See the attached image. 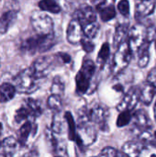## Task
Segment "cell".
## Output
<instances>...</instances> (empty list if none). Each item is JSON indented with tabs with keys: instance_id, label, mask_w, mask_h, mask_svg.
Instances as JSON below:
<instances>
[{
	"instance_id": "1",
	"label": "cell",
	"mask_w": 156,
	"mask_h": 157,
	"mask_svg": "<svg viewBox=\"0 0 156 157\" xmlns=\"http://www.w3.org/2000/svg\"><path fill=\"white\" fill-rule=\"evenodd\" d=\"M54 44V34L41 35L38 34L25 40L21 44V50L29 53L45 52Z\"/></svg>"
},
{
	"instance_id": "2",
	"label": "cell",
	"mask_w": 156,
	"mask_h": 157,
	"mask_svg": "<svg viewBox=\"0 0 156 157\" xmlns=\"http://www.w3.org/2000/svg\"><path fill=\"white\" fill-rule=\"evenodd\" d=\"M97 70L96 63L92 60H85L81 66V69L76 74V93L84 95L88 91L91 79L93 78Z\"/></svg>"
},
{
	"instance_id": "3",
	"label": "cell",
	"mask_w": 156,
	"mask_h": 157,
	"mask_svg": "<svg viewBox=\"0 0 156 157\" xmlns=\"http://www.w3.org/2000/svg\"><path fill=\"white\" fill-rule=\"evenodd\" d=\"M14 82L17 91L22 94H31L38 88V78L31 66L21 71L14 78Z\"/></svg>"
},
{
	"instance_id": "4",
	"label": "cell",
	"mask_w": 156,
	"mask_h": 157,
	"mask_svg": "<svg viewBox=\"0 0 156 157\" xmlns=\"http://www.w3.org/2000/svg\"><path fill=\"white\" fill-rule=\"evenodd\" d=\"M132 51L129 45V42H122L114 54L113 63H112V73L113 75H118L121 73L130 63L132 58Z\"/></svg>"
},
{
	"instance_id": "5",
	"label": "cell",
	"mask_w": 156,
	"mask_h": 157,
	"mask_svg": "<svg viewBox=\"0 0 156 157\" xmlns=\"http://www.w3.org/2000/svg\"><path fill=\"white\" fill-rule=\"evenodd\" d=\"M30 22L38 34L49 35L53 33V20L42 11H35L30 17Z\"/></svg>"
},
{
	"instance_id": "6",
	"label": "cell",
	"mask_w": 156,
	"mask_h": 157,
	"mask_svg": "<svg viewBox=\"0 0 156 157\" xmlns=\"http://www.w3.org/2000/svg\"><path fill=\"white\" fill-rule=\"evenodd\" d=\"M57 61H61L57 53L54 56H41L34 61L31 65V68L33 69L37 78L40 79L47 76L51 73L53 68V64Z\"/></svg>"
},
{
	"instance_id": "7",
	"label": "cell",
	"mask_w": 156,
	"mask_h": 157,
	"mask_svg": "<svg viewBox=\"0 0 156 157\" xmlns=\"http://www.w3.org/2000/svg\"><path fill=\"white\" fill-rule=\"evenodd\" d=\"M88 118L94 124H98L102 131L108 130L107 120L108 118V109L103 104H95L94 106L86 109Z\"/></svg>"
},
{
	"instance_id": "8",
	"label": "cell",
	"mask_w": 156,
	"mask_h": 157,
	"mask_svg": "<svg viewBox=\"0 0 156 157\" xmlns=\"http://www.w3.org/2000/svg\"><path fill=\"white\" fill-rule=\"evenodd\" d=\"M146 41V28L141 24L132 27L129 34V45L131 51L138 52L142 45Z\"/></svg>"
},
{
	"instance_id": "9",
	"label": "cell",
	"mask_w": 156,
	"mask_h": 157,
	"mask_svg": "<svg viewBox=\"0 0 156 157\" xmlns=\"http://www.w3.org/2000/svg\"><path fill=\"white\" fill-rule=\"evenodd\" d=\"M140 101V90L137 88L131 89L128 91L122 100L118 104L117 110L123 111V110H132L135 109L136 105Z\"/></svg>"
},
{
	"instance_id": "10",
	"label": "cell",
	"mask_w": 156,
	"mask_h": 157,
	"mask_svg": "<svg viewBox=\"0 0 156 157\" xmlns=\"http://www.w3.org/2000/svg\"><path fill=\"white\" fill-rule=\"evenodd\" d=\"M84 37L83 27L76 18H73L67 27L66 39L71 44H78Z\"/></svg>"
},
{
	"instance_id": "11",
	"label": "cell",
	"mask_w": 156,
	"mask_h": 157,
	"mask_svg": "<svg viewBox=\"0 0 156 157\" xmlns=\"http://www.w3.org/2000/svg\"><path fill=\"white\" fill-rule=\"evenodd\" d=\"M75 17L84 28L93 22L97 21V13L94 8L87 5H83L75 12Z\"/></svg>"
},
{
	"instance_id": "12",
	"label": "cell",
	"mask_w": 156,
	"mask_h": 157,
	"mask_svg": "<svg viewBox=\"0 0 156 157\" xmlns=\"http://www.w3.org/2000/svg\"><path fill=\"white\" fill-rule=\"evenodd\" d=\"M132 121H133L134 128L137 129L139 132L150 130L152 128V123H151L150 118L146 114V112L143 109H139L133 114Z\"/></svg>"
},
{
	"instance_id": "13",
	"label": "cell",
	"mask_w": 156,
	"mask_h": 157,
	"mask_svg": "<svg viewBox=\"0 0 156 157\" xmlns=\"http://www.w3.org/2000/svg\"><path fill=\"white\" fill-rule=\"evenodd\" d=\"M155 96L156 86L146 81V83L144 84L143 88L140 90V100L144 105L149 106L153 102Z\"/></svg>"
},
{
	"instance_id": "14",
	"label": "cell",
	"mask_w": 156,
	"mask_h": 157,
	"mask_svg": "<svg viewBox=\"0 0 156 157\" xmlns=\"http://www.w3.org/2000/svg\"><path fill=\"white\" fill-rule=\"evenodd\" d=\"M18 142L12 136L6 137L0 143V156H12L16 153Z\"/></svg>"
},
{
	"instance_id": "15",
	"label": "cell",
	"mask_w": 156,
	"mask_h": 157,
	"mask_svg": "<svg viewBox=\"0 0 156 157\" xmlns=\"http://www.w3.org/2000/svg\"><path fill=\"white\" fill-rule=\"evenodd\" d=\"M145 145L142 142H127L122 146V152L125 155L129 156H140L144 150Z\"/></svg>"
},
{
	"instance_id": "16",
	"label": "cell",
	"mask_w": 156,
	"mask_h": 157,
	"mask_svg": "<svg viewBox=\"0 0 156 157\" xmlns=\"http://www.w3.org/2000/svg\"><path fill=\"white\" fill-rule=\"evenodd\" d=\"M17 17V11L9 10L5 12L0 17V34H5L7 32L10 26L15 22Z\"/></svg>"
},
{
	"instance_id": "17",
	"label": "cell",
	"mask_w": 156,
	"mask_h": 157,
	"mask_svg": "<svg viewBox=\"0 0 156 157\" xmlns=\"http://www.w3.org/2000/svg\"><path fill=\"white\" fill-rule=\"evenodd\" d=\"M155 4L153 0H141L136 6V16L138 17H145L154 13Z\"/></svg>"
},
{
	"instance_id": "18",
	"label": "cell",
	"mask_w": 156,
	"mask_h": 157,
	"mask_svg": "<svg viewBox=\"0 0 156 157\" xmlns=\"http://www.w3.org/2000/svg\"><path fill=\"white\" fill-rule=\"evenodd\" d=\"M129 32V26L128 24H118L115 29L114 33V40H113V46L115 48H118L122 42H124V40Z\"/></svg>"
},
{
	"instance_id": "19",
	"label": "cell",
	"mask_w": 156,
	"mask_h": 157,
	"mask_svg": "<svg viewBox=\"0 0 156 157\" xmlns=\"http://www.w3.org/2000/svg\"><path fill=\"white\" fill-rule=\"evenodd\" d=\"M16 86L9 84V83H4L0 86V102H7L11 100L16 94Z\"/></svg>"
},
{
	"instance_id": "20",
	"label": "cell",
	"mask_w": 156,
	"mask_h": 157,
	"mask_svg": "<svg viewBox=\"0 0 156 157\" xmlns=\"http://www.w3.org/2000/svg\"><path fill=\"white\" fill-rule=\"evenodd\" d=\"M150 43L148 41H145L142 47L139 49V60H138V65L141 68H144L148 65L150 62Z\"/></svg>"
},
{
	"instance_id": "21",
	"label": "cell",
	"mask_w": 156,
	"mask_h": 157,
	"mask_svg": "<svg viewBox=\"0 0 156 157\" xmlns=\"http://www.w3.org/2000/svg\"><path fill=\"white\" fill-rule=\"evenodd\" d=\"M33 130V125L30 121H26L18 131V144L20 146H25L27 144L28 138Z\"/></svg>"
},
{
	"instance_id": "22",
	"label": "cell",
	"mask_w": 156,
	"mask_h": 157,
	"mask_svg": "<svg viewBox=\"0 0 156 157\" xmlns=\"http://www.w3.org/2000/svg\"><path fill=\"white\" fill-rule=\"evenodd\" d=\"M64 117L63 118L60 114V111H56L52 117V123H51V131L53 133L61 134L63 132L64 130Z\"/></svg>"
},
{
	"instance_id": "23",
	"label": "cell",
	"mask_w": 156,
	"mask_h": 157,
	"mask_svg": "<svg viewBox=\"0 0 156 157\" xmlns=\"http://www.w3.org/2000/svg\"><path fill=\"white\" fill-rule=\"evenodd\" d=\"M110 54V47L109 44L108 42H105L104 44H102L101 49L98 52L97 55V63L99 65V67L102 69L104 67V65L106 64L108 57Z\"/></svg>"
},
{
	"instance_id": "24",
	"label": "cell",
	"mask_w": 156,
	"mask_h": 157,
	"mask_svg": "<svg viewBox=\"0 0 156 157\" xmlns=\"http://www.w3.org/2000/svg\"><path fill=\"white\" fill-rule=\"evenodd\" d=\"M39 7L43 11H48L54 14L61 12V6L54 0H40L39 3Z\"/></svg>"
},
{
	"instance_id": "25",
	"label": "cell",
	"mask_w": 156,
	"mask_h": 157,
	"mask_svg": "<svg viewBox=\"0 0 156 157\" xmlns=\"http://www.w3.org/2000/svg\"><path fill=\"white\" fill-rule=\"evenodd\" d=\"M99 16L103 21H109L112 18L115 17L116 16V10L113 5H108V6H104L100 7L98 10Z\"/></svg>"
},
{
	"instance_id": "26",
	"label": "cell",
	"mask_w": 156,
	"mask_h": 157,
	"mask_svg": "<svg viewBox=\"0 0 156 157\" xmlns=\"http://www.w3.org/2000/svg\"><path fill=\"white\" fill-rule=\"evenodd\" d=\"M64 119L67 122V126H68V134H69V139L72 141H76L77 138V132H76V129H75V123L74 121V118L71 114V112L67 111L64 114Z\"/></svg>"
},
{
	"instance_id": "27",
	"label": "cell",
	"mask_w": 156,
	"mask_h": 157,
	"mask_svg": "<svg viewBox=\"0 0 156 157\" xmlns=\"http://www.w3.org/2000/svg\"><path fill=\"white\" fill-rule=\"evenodd\" d=\"M26 103H27V108L29 109L31 116H33L34 118H37L42 114V109H41L40 103L38 100L33 99V98H28Z\"/></svg>"
},
{
	"instance_id": "28",
	"label": "cell",
	"mask_w": 156,
	"mask_h": 157,
	"mask_svg": "<svg viewBox=\"0 0 156 157\" xmlns=\"http://www.w3.org/2000/svg\"><path fill=\"white\" fill-rule=\"evenodd\" d=\"M64 89H65V86L62 78L60 76H55L52 80V84L51 86V94L59 95L62 97L64 94Z\"/></svg>"
},
{
	"instance_id": "29",
	"label": "cell",
	"mask_w": 156,
	"mask_h": 157,
	"mask_svg": "<svg viewBox=\"0 0 156 157\" xmlns=\"http://www.w3.org/2000/svg\"><path fill=\"white\" fill-rule=\"evenodd\" d=\"M47 106L49 107V109H52L54 111H61L62 107H63V102H62L61 96L51 94L48 98Z\"/></svg>"
},
{
	"instance_id": "30",
	"label": "cell",
	"mask_w": 156,
	"mask_h": 157,
	"mask_svg": "<svg viewBox=\"0 0 156 157\" xmlns=\"http://www.w3.org/2000/svg\"><path fill=\"white\" fill-rule=\"evenodd\" d=\"M133 114L131 113V110H123L120 111L118 120H117V126L119 128H122L126 125H128L131 120H132Z\"/></svg>"
},
{
	"instance_id": "31",
	"label": "cell",
	"mask_w": 156,
	"mask_h": 157,
	"mask_svg": "<svg viewBox=\"0 0 156 157\" xmlns=\"http://www.w3.org/2000/svg\"><path fill=\"white\" fill-rule=\"evenodd\" d=\"M83 30H84L85 36H86L87 38H90V39H94L99 30V25H98L97 21H96V22H93V23L84 27Z\"/></svg>"
},
{
	"instance_id": "32",
	"label": "cell",
	"mask_w": 156,
	"mask_h": 157,
	"mask_svg": "<svg viewBox=\"0 0 156 157\" xmlns=\"http://www.w3.org/2000/svg\"><path fill=\"white\" fill-rule=\"evenodd\" d=\"M29 116H31L29 109L27 107H21L16 111L14 120L16 123H21L22 121H27Z\"/></svg>"
},
{
	"instance_id": "33",
	"label": "cell",
	"mask_w": 156,
	"mask_h": 157,
	"mask_svg": "<svg viewBox=\"0 0 156 157\" xmlns=\"http://www.w3.org/2000/svg\"><path fill=\"white\" fill-rule=\"evenodd\" d=\"M91 40H92V39L87 38L86 36L84 35L83 39H82L81 41H80V43H81V45H82L84 51L86 52L87 53H90V52H92L95 50V44L93 43V41H92Z\"/></svg>"
},
{
	"instance_id": "34",
	"label": "cell",
	"mask_w": 156,
	"mask_h": 157,
	"mask_svg": "<svg viewBox=\"0 0 156 157\" xmlns=\"http://www.w3.org/2000/svg\"><path fill=\"white\" fill-rule=\"evenodd\" d=\"M119 12L123 17H129L130 15V3L128 0H120L118 4Z\"/></svg>"
},
{
	"instance_id": "35",
	"label": "cell",
	"mask_w": 156,
	"mask_h": 157,
	"mask_svg": "<svg viewBox=\"0 0 156 157\" xmlns=\"http://www.w3.org/2000/svg\"><path fill=\"white\" fill-rule=\"evenodd\" d=\"M156 40V27L154 25H150L146 28V41L152 42Z\"/></svg>"
},
{
	"instance_id": "36",
	"label": "cell",
	"mask_w": 156,
	"mask_h": 157,
	"mask_svg": "<svg viewBox=\"0 0 156 157\" xmlns=\"http://www.w3.org/2000/svg\"><path fill=\"white\" fill-rule=\"evenodd\" d=\"M100 156H110V157H114V156H118L119 155V153L118 151L113 148V147H105L102 149V151L100 152L99 154Z\"/></svg>"
},
{
	"instance_id": "37",
	"label": "cell",
	"mask_w": 156,
	"mask_h": 157,
	"mask_svg": "<svg viewBox=\"0 0 156 157\" xmlns=\"http://www.w3.org/2000/svg\"><path fill=\"white\" fill-rule=\"evenodd\" d=\"M146 81L156 86V67H154L153 69L150 70V72L147 75Z\"/></svg>"
},
{
	"instance_id": "38",
	"label": "cell",
	"mask_w": 156,
	"mask_h": 157,
	"mask_svg": "<svg viewBox=\"0 0 156 157\" xmlns=\"http://www.w3.org/2000/svg\"><path fill=\"white\" fill-rule=\"evenodd\" d=\"M57 55L59 56V58L61 59V61L63 63H68L71 62V56L68 53H65V52H58Z\"/></svg>"
},
{
	"instance_id": "39",
	"label": "cell",
	"mask_w": 156,
	"mask_h": 157,
	"mask_svg": "<svg viewBox=\"0 0 156 157\" xmlns=\"http://www.w3.org/2000/svg\"><path fill=\"white\" fill-rule=\"evenodd\" d=\"M92 5L97 8V10H98L100 7L106 6L107 4V0H91Z\"/></svg>"
},
{
	"instance_id": "40",
	"label": "cell",
	"mask_w": 156,
	"mask_h": 157,
	"mask_svg": "<svg viewBox=\"0 0 156 157\" xmlns=\"http://www.w3.org/2000/svg\"><path fill=\"white\" fill-rule=\"evenodd\" d=\"M113 88H114L117 92H120V93H123V92H124V86H123L121 84H117L116 86H113Z\"/></svg>"
},
{
	"instance_id": "41",
	"label": "cell",
	"mask_w": 156,
	"mask_h": 157,
	"mask_svg": "<svg viewBox=\"0 0 156 157\" xmlns=\"http://www.w3.org/2000/svg\"><path fill=\"white\" fill-rule=\"evenodd\" d=\"M153 145L156 147V131L154 132V144H153Z\"/></svg>"
},
{
	"instance_id": "42",
	"label": "cell",
	"mask_w": 156,
	"mask_h": 157,
	"mask_svg": "<svg viewBox=\"0 0 156 157\" xmlns=\"http://www.w3.org/2000/svg\"><path fill=\"white\" fill-rule=\"evenodd\" d=\"M2 131H3V126H2V124L0 123V136H1V134H2Z\"/></svg>"
},
{
	"instance_id": "43",
	"label": "cell",
	"mask_w": 156,
	"mask_h": 157,
	"mask_svg": "<svg viewBox=\"0 0 156 157\" xmlns=\"http://www.w3.org/2000/svg\"><path fill=\"white\" fill-rule=\"evenodd\" d=\"M154 119H155V121H156V101H155V105H154Z\"/></svg>"
},
{
	"instance_id": "44",
	"label": "cell",
	"mask_w": 156,
	"mask_h": 157,
	"mask_svg": "<svg viewBox=\"0 0 156 157\" xmlns=\"http://www.w3.org/2000/svg\"><path fill=\"white\" fill-rule=\"evenodd\" d=\"M155 50H156V40H155Z\"/></svg>"
}]
</instances>
